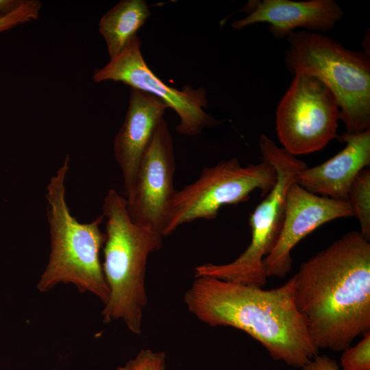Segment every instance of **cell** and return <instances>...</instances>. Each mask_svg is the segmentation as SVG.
<instances>
[{"instance_id":"1","label":"cell","mask_w":370,"mask_h":370,"mask_svg":"<svg viewBox=\"0 0 370 370\" xmlns=\"http://www.w3.org/2000/svg\"><path fill=\"white\" fill-rule=\"evenodd\" d=\"M297 307L318 349L343 352L370 331V243L349 232L302 262Z\"/></svg>"},{"instance_id":"2","label":"cell","mask_w":370,"mask_h":370,"mask_svg":"<svg viewBox=\"0 0 370 370\" xmlns=\"http://www.w3.org/2000/svg\"><path fill=\"white\" fill-rule=\"evenodd\" d=\"M184 301L210 326H230L258 341L271 358L301 369L319 354L295 297L293 276L269 290L215 278H195Z\"/></svg>"},{"instance_id":"3","label":"cell","mask_w":370,"mask_h":370,"mask_svg":"<svg viewBox=\"0 0 370 370\" xmlns=\"http://www.w3.org/2000/svg\"><path fill=\"white\" fill-rule=\"evenodd\" d=\"M102 210L106 219L102 269L110 290L101 313L103 321L121 319L132 333L140 334L147 304L145 282L147 260L161 248L164 236L134 223L125 197L114 189L108 190Z\"/></svg>"},{"instance_id":"4","label":"cell","mask_w":370,"mask_h":370,"mask_svg":"<svg viewBox=\"0 0 370 370\" xmlns=\"http://www.w3.org/2000/svg\"><path fill=\"white\" fill-rule=\"evenodd\" d=\"M69 164L67 156L47 186L51 251L37 288L45 293L58 284L71 283L80 293L90 292L106 304L110 290L100 260L106 241V233L100 225L105 217L102 213L89 223H80L71 214L65 188Z\"/></svg>"},{"instance_id":"5","label":"cell","mask_w":370,"mask_h":370,"mask_svg":"<svg viewBox=\"0 0 370 370\" xmlns=\"http://www.w3.org/2000/svg\"><path fill=\"white\" fill-rule=\"evenodd\" d=\"M285 64L295 75L313 76L335 97L345 132L370 130V58L322 33L305 30L286 36Z\"/></svg>"},{"instance_id":"6","label":"cell","mask_w":370,"mask_h":370,"mask_svg":"<svg viewBox=\"0 0 370 370\" xmlns=\"http://www.w3.org/2000/svg\"><path fill=\"white\" fill-rule=\"evenodd\" d=\"M259 145L262 159L273 167L277 180L275 186L250 216L251 242L237 258L229 263H206L196 267L195 278L212 277L260 287L267 282L268 277L263 261L279 236L286 193L296 182L297 173L308 166L283 147H278L264 134L261 135Z\"/></svg>"},{"instance_id":"7","label":"cell","mask_w":370,"mask_h":370,"mask_svg":"<svg viewBox=\"0 0 370 370\" xmlns=\"http://www.w3.org/2000/svg\"><path fill=\"white\" fill-rule=\"evenodd\" d=\"M276 180L275 169L263 159L243 166L232 158L205 167L195 182L175 191L166 212L163 236L195 220L214 219L223 206L246 201L255 190H260L264 197Z\"/></svg>"},{"instance_id":"8","label":"cell","mask_w":370,"mask_h":370,"mask_svg":"<svg viewBox=\"0 0 370 370\" xmlns=\"http://www.w3.org/2000/svg\"><path fill=\"white\" fill-rule=\"evenodd\" d=\"M341 118L338 102L324 84L309 75H295L276 110L277 136L295 156L318 151L337 137Z\"/></svg>"},{"instance_id":"9","label":"cell","mask_w":370,"mask_h":370,"mask_svg":"<svg viewBox=\"0 0 370 370\" xmlns=\"http://www.w3.org/2000/svg\"><path fill=\"white\" fill-rule=\"evenodd\" d=\"M141 41L133 37L125 48L103 68L95 70V82H122L132 88L148 92L173 110L180 118L177 132L196 136L219 121L204 110L208 106L206 92L202 87L195 89L186 86L182 90L171 87L160 79L145 62L140 50Z\"/></svg>"},{"instance_id":"10","label":"cell","mask_w":370,"mask_h":370,"mask_svg":"<svg viewBox=\"0 0 370 370\" xmlns=\"http://www.w3.org/2000/svg\"><path fill=\"white\" fill-rule=\"evenodd\" d=\"M175 171L173 138L163 119L145 150L132 189L125 197L127 212L134 223L163 236L168 207L176 191Z\"/></svg>"},{"instance_id":"11","label":"cell","mask_w":370,"mask_h":370,"mask_svg":"<svg viewBox=\"0 0 370 370\" xmlns=\"http://www.w3.org/2000/svg\"><path fill=\"white\" fill-rule=\"evenodd\" d=\"M354 217L347 200L313 194L296 182L293 183L286 193L279 236L263 261L267 277L286 275L292 267L293 247L319 226L334 219Z\"/></svg>"},{"instance_id":"12","label":"cell","mask_w":370,"mask_h":370,"mask_svg":"<svg viewBox=\"0 0 370 370\" xmlns=\"http://www.w3.org/2000/svg\"><path fill=\"white\" fill-rule=\"evenodd\" d=\"M243 10L247 15L232 22L234 29L240 30L249 25L267 23L273 36L280 38L299 27L310 32H328L343 14L334 0L250 1Z\"/></svg>"},{"instance_id":"13","label":"cell","mask_w":370,"mask_h":370,"mask_svg":"<svg viewBox=\"0 0 370 370\" xmlns=\"http://www.w3.org/2000/svg\"><path fill=\"white\" fill-rule=\"evenodd\" d=\"M166 105L158 97L132 88L125 120L113 143L114 158L122 174L125 197L131 192L137 169Z\"/></svg>"},{"instance_id":"14","label":"cell","mask_w":370,"mask_h":370,"mask_svg":"<svg viewBox=\"0 0 370 370\" xmlns=\"http://www.w3.org/2000/svg\"><path fill=\"white\" fill-rule=\"evenodd\" d=\"M336 138L345 147L327 161L299 171L296 183L313 194L347 200L354 180L370 164V130L356 134L345 132Z\"/></svg>"},{"instance_id":"15","label":"cell","mask_w":370,"mask_h":370,"mask_svg":"<svg viewBox=\"0 0 370 370\" xmlns=\"http://www.w3.org/2000/svg\"><path fill=\"white\" fill-rule=\"evenodd\" d=\"M151 12L144 0H122L101 18L99 32L110 59L117 56L145 24Z\"/></svg>"},{"instance_id":"16","label":"cell","mask_w":370,"mask_h":370,"mask_svg":"<svg viewBox=\"0 0 370 370\" xmlns=\"http://www.w3.org/2000/svg\"><path fill=\"white\" fill-rule=\"evenodd\" d=\"M354 217L360 223V233L370 239V169H363L354 180L348 193Z\"/></svg>"},{"instance_id":"17","label":"cell","mask_w":370,"mask_h":370,"mask_svg":"<svg viewBox=\"0 0 370 370\" xmlns=\"http://www.w3.org/2000/svg\"><path fill=\"white\" fill-rule=\"evenodd\" d=\"M339 367L341 370H370V331L356 345L343 351Z\"/></svg>"},{"instance_id":"18","label":"cell","mask_w":370,"mask_h":370,"mask_svg":"<svg viewBox=\"0 0 370 370\" xmlns=\"http://www.w3.org/2000/svg\"><path fill=\"white\" fill-rule=\"evenodd\" d=\"M41 3L38 0H23L10 12L0 15V32L22 23L36 20L40 14Z\"/></svg>"},{"instance_id":"19","label":"cell","mask_w":370,"mask_h":370,"mask_svg":"<svg viewBox=\"0 0 370 370\" xmlns=\"http://www.w3.org/2000/svg\"><path fill=\"white\" fill-rule=\"evenodd\" d=\"M166 354L163 352L141 349L137 356L116 370H165Z\"/></svg>"},{"instance_id":"20","label":"cell","mask_w":370,"mask_h":370,"mask_svg":"<svg viewBox=\"0 0 370 370\" xmlns=\"http://www.w3.org/2000/svg\"><path fill=\"white\" fill-rule=\"evenodd\" d=\"M301 370H341L336 360L325 354H317Z\"/></svg>"},{"instance_id":"21","label":"cell","mask_w":370,"mask_h":370,"mask_svg":"<svg viewBox=\"0 0 370 370\" xmlns=\"http://www.w3.org/2000/svg\"><path fill=\"white\" fill-rule=\"evenodd\" d=\"M23 0H0V15L6 14L16 8Z\"/></svg>"}]
</instances>
